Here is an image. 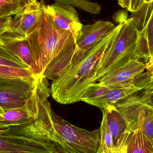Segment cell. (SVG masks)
Returning a JSON list of instances; mask_svg holds the SVG:
<instances>
[{"label":"cell","instance_id":"6da1fadb","mask_svg":"<svg viewBox=\"0 0 153 153\" xmlns=\"http://www.w3.org/2000/svg\"><path fill=\"white\" fill-rule=\"evenodd\" d=\"M37 118L31 126L32 137L48 140L63 153H96L100 129L89 131L74 126L56 115L48 98L39 99Z\"/></svg>","mask_w":153,"mask_h":153},{"label":"cell","instance_id":"7a4b0ae2","mask_svg":"<svg viewBox=\"0 0 153 153\" xmlns=\"http://www.w3.org/2000/svg\"><path fill=\"white\" fill-rule=\"evenodd\" d=\"M120 23L95 45L79 62L71 65L53 81L51 94L58 103L69 104L81 101L92 83L95 68L102 56L115 37Z\"/></svg>","mask_w":153,"mask_h":153},{"label":"cell","instance_id":"3957f363","mask_svg":"<svg viewBox=\"0 0 153 153\" xmlns=\"http://www.w3.org/2000/svg\"><path fill=\"white\" fill-rule=\"evenodd\" d=\"M39 26L27 37L32 57L31 72L41 77L48 65L61 53L76 44L72 34L55 24L44 1Z\"/></svg>","mask_w":153,"mask_h":153},{"label":"cell","instance_id":"277c9868","mask_svg":"<svg viewBox=\"0 0 153 153\" xmlns=\"http://www.w3.org/2000/svg\"><path fill=\"white\" fill-rule=\"evenodd\" d=\"M119 22V30L97 63L92 84L133 58L140 31L132 22L131 17L121 20Z\"/></svg>","mask_w":153,"mask_h":153},{"label":"cell","instance_id":"5b68a950","mask_svg":"<svg viewBox=\"0 0 153 153\" xmlns=\"http://www.w3.org/2000/svg\"><path fill=\"white\" fill-rule=\"evenodd\" d=\"M38 78H0V107L6 111L33 107Z\"/></svg>","mask_w":153,"mask_h":153},{"label":"cell","instance_id":"8992f818","mask_svg":"<svg viewBox=\"0 0 153 153\" xmlns=\"http://www.w3.org/2000/svg\"><path fill=\"white\" fill-rule=\"evenodd\" d=\"M114 106L123 115L128 129L133 131L140 114L145 116L153 110V82Z\"/></svg>","mask_w":153,"mask_h":153},{"label":"cell","instance_id":"52a82bcc","mask_svg":"<svg viewBox=\"0 0 153 153\" xmlns=\"http://www.w3.org/2000/svg\"><path fill=\"white\" fill-rule=\"evenodd\" d=\"M7 128L0 129V153H63L51 141L12 134Z\"/></svg>","mask_w":153,"mask_h":153},{"label":"cell","instance_id":"ba28073f","mask_svg":"<svg viewBox=\"0 0 153 153\" xmlns=\"http://www.w3.org/2000/svg\"><path fill=\"white\" fill-rule=\"evenodd\" d=\"M152 82L149 73L143 72L137 76L132 83L117 87H106L105 91L100 96L81 101L102 110L107 106L115 105Z\"/></svg>","mask_w":153,"mask_h":153},{"label":"cell","instance_id":"9c48e42d","mask_svg":"<svg viewBox=\"0 0 153 153\" xmlns=\"http://www.w3.org/2000/svg\"><path fill=\"white\" fill-rule=\"evenodd\" d=\"M115 27L111 22L102 20L97 21L91 24L83 25L81 35L75 44L76 52L72 64L82 60L91 48L109 34Z\"/></svg>","mask_w":153,"mask_h":153},{"label":"cell","instance_id":"30bf717a","mask_svg":"<svg viewBox=\"0 0 153 153\" xmlns=\"http://www.w3.org/2000/svg\"><path fill=\"white\" fill-rule=\"evenodd\" d=\"M42 13L41 1L30 0L14 15L10 30L21 36L27 37L39 26Z\"/></svg>","mask_w":153,"mask_h":153},{"label":"cell","instance_id":"8fae6325","mask_svg":"<svg viewBox=\"0 0 153 153\" xmlns=\"http://www.w3.org/2000/svg\"><path fill=\"white\" fill-rule=\"evenodd\" d=\"M46 8L53 22L59 28L72 34L75 42L80 36L83 24L75 7L69 4L55 2Z\"/></svg>","mask_w":153,"mask_h":153},{"label":"cell","instance_id":"7c38bea8","mask_svg":"<svg viewBox=\"0 0 153 153\" xmlns=\"http://www.w3.org/2000/svg\"><path fill=\"white\" fill-rule=\"evenodd\" d=\"M145 70L144 63L137 59H131L126 64L108 73L94 84L108 87L127 85L133 83L135 78L143 73Z\"/></svg>","mask_w":153,"mask_h":153},{"label":"cell","instance_id":"4fadbf2b","mask_svg":"<svg viewBox=\"0 0 153 153\" xmlns=\"http://www.w3.org/2000/svg\"><path fill=\"white\" fill-rule=\"evenodd\" d=\"M1 38L5 48L26 65L31 72L32 55L26 38L9 30L1 36Z\"/></svg>","mask_w":153,"mask_h":153},{"label":"cell","instance_id":"5bb4252c","mask_svg":"<svg viewBox=\"0 0 153 153\" xmlns=\"http://www.w3.org/2000/svg\"><path fill=\"white\" fill-rule=\"evenodd\" d=\"M102 111L112 135L114 146L117 149L128 130L127 123L114 105L107 106Z\"/></svg>","mask_w":153,"mask_h":153},{"label":"cell","instance_id":"9a60e30c","mask_svg":"<svg viewBox=\"0 0 153 153\" xmlns=\"http://www.w3.org/2000/svg\"><path fill=\"white\" fill-rule=\"evenodd\" d=\"M153 56V7L149 19L140 31L132 59L144 60L146 63Z\"/></svg>","mask_w":153,"mask_h":153},{"label":"cell","instance_id":"2e32d148","mask_svg":"<svg viewBox=\"0 0 153 153\" xmlns=\"http://www.w3.org/2000/svg\"><path fill=\"white\" fill-rule=\"evenodd\" d=\"M76 50L75 44L63 52L48 65L41 77L53 81L58 78L72 64Z\"/></svg>","mask_w":153,"mask_h":153},{"label":"cell","instance_id":"e0dca14e","mask_svg":"<svg viewBox=\"0 0 153 153\" xmlns=\"http://www.w3.org/2000/svg\"><path fill=\"white\" fill-rule=\"evenodd\" d=\"M127 153H153V142L144 133L141 120L128 137Z\"/></svg>","mask_w":153,"mask_h":153},{"label":"cell","instance_id":"ac0fdd59","mask_svg":"<svg viewBox=\"0 0 153 153\" xmlns=\"http://www.w3.org/2000/svg\"><path fill=\"white\" fill-rule=\"evenodd\" d=\"M100 129L101 133L100 143L96 153H116L118 147L116 149L114 146L112 135L103 116Z\"/></svg>","mask_w":153,"mask_h":153},{"label":"cell","instance_id":"d6986e66","mask_svg":"<svg viewBox=\"0 0 153 153\" xmlns=\"http://www.w3.org/2000/svg\"><path fill=\"white\" fill-rule=\"evenodd\" d=\"M30 0H0V18L15 15Z\"/></svg>","mask_w":153,"mask_h":153},{"label":"cell","instance_id":"ffe728a7","mask_svg":"<svg viewBox=\"0 0 153 153\" xmlns=\"http://www.w3.org/2000/svg\"><path fill=\"white\" fill-rule=\"evenodd\" d=\"M0 65L13 68L25 69L29 70L18 57L10 53L4 46L0 36ZM30 71V70H29Z\"/></svg>","mask_w":153,"mask_h":153},{"label":"cell","instance_id":"44dd1931","mask_svg":"<svg viewBox=\"0 0 153 153\" xmlns=\"http://www.w3.org/2000/svg\"><path fill=\"white\" fill-rule=\"evenodd\" d=\"M23 77L29 79H37L29 70L20 68H13L0 65V78H16Z\"/></svg>","mask_w":153,"mask_h":153},{"label":"cell","instance_id":"7402d4cb","mask_svg":"<svg viewBox=\"0 0 153 153\" xmlns=\"http://www.w3.org/2000/svg\"><path fill=\"white\" fill-rule=\"evenodd\" d=\"M138 119L142 121L144 133L153 142V110L149 111L145 116L140 114L137 120Z\"/></svg>","mask_w":153,"mask_h":153},{"label":"cell","instance_id":"603a6c76","mask_svg":"<svg viewBox=\"0 0 153 153\" xmlns=\"http://www.w3.org/2000/svg\"><path fill=\"white\" fill-rule=\"evenodd\" d=\"M12 19L11 16L0 18V36L10 29Z\"/></svg>","mask_w":153,"mask_h":153},{"label":"cell","instance_id":"cb8c5ba5","mask_svg":"<svg viewBox=\"0 0 153 153\" xmlns=\"http://www.w3.org/2000/svg\"><path fill=\"white\" fill-rule=\"evenodd\" d=\"M132 132V131L129 130L127 131L122 142L117 149L116 153H127L128 137Z\"/></svg>","mask_w":153,"mask_h":153},{"label":"cell","instance_id":"d4e9b609","mask_svg":"<svg viewBox=\"0 0 153 153\" xmlns=\"http://www.w3.org/2000/svg\"><path fill=\"white\" fill-rule=\"evenodd\" d=\"M145 3V0H131V5L128 11L134 13L137 11Z\"/></svg>","mask_w":153,"mask_h":153},{"label":"cell","instance_id":"484cf974","mask_svg":"<svg viewBox=\"0 0 153 153\" xmlns=\"http://www.w3.org/2000/svg\"><path fill=\"white\" fill-rule=\"evenodd\" d=\"M145 64V70L151 76V80L153 82V56L149 59Z\"/></svg>","mask_w":153,"mask_h":153},{"label":"cell","instance_id":"4316f807","mask_svg":"<svg viewBox=\"0 0 153 153\" xmlns=\"http://www.w3.org/2000/svg\"><path fill=\"white\" fill-rule=\"evenodd\" d=\"M131 0H118L119 4L123 8L129 10L131 5Z\"/></svg>","mask_w":153,"mask_h":153},{"label":"cell","instance_id":"83f0119b","mask_svg":"<svg viewBox=\"0 0 153 153\" xmlns=\"http://www.w3.org/2000/svg\"><path fill=\"white\" fill-rule=\"evenodd\" d=\"M153 2V0H145V3H150Z\"/></svg>","mask_w":153,"mask_h":153},{"label":"cell","instance_id":"f1b7e54d","mask_svg":"<svg viewBox=\"0 0 153 153\" xmlns=\"http://www.w3.org/2000/svg\"><path fill=\"white\" fill-rule=\"evenodd\" d=\"M4 110L0 107V114H2L4 112Z\"/></svg>","mask_w":153,"mask_h":153}]
</instances>
